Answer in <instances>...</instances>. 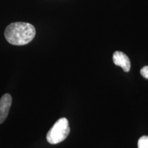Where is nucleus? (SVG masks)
<instances>
[{
    "mask_svg": "<svg viewBox=\"0 0 148 148\" xmlns=\"http://www.w3.org/2000/svg\"><path fill=\"white\" fill-rule=\"evenodd\" d=\"M36 35L34 25L25 22H14L5 27L4 36L13 45H25L30 42Z\"/></svg>",
    "mask_w": 148,
    "mask_h": 148,
    "instance_id": "1",
    "label": "nucleus"
},
{
    "mask_svg": "<svg viewBox=\"0 0 148 148\" xmlns=\"http://www.w3.org/2000/svg\"><path fill=\"white\" fill-rule=\"evenodd\" d=\"M70 132L69 121L67 119L62 117L59 119L53 124L47 134V140L49 143L55 145L63 141Z\"/></svg>",
    "mask_w": 148,
    "mask_h": 148,
    "instance_id": "2",
    "label": "nucleus"
},
{
    "mask_svg": "<svg viewBox=\"0 0 148 148\" xmlns=\"http://www.w3.org/2000/svg\"><path fill=\"white\" fill-rule=\"evenodd\" d=\"M12 105V97L9 93H5L0 99V124L4 122L8 115Z\"/></svg>",
    "mask_w": 148,
    "mask_h": 148,
    "instance_id": "3",
    "label": "nucleus"
},
{
    "mask_svg": "<svg viewBox=\"0 0 148 148\" xmlns=\"http://www.w3.org/2000/svg\"><path fill=\"white\" fill-rule=\"evenodd\" d=\"M112 60L114 64L119 66L123 69L125 72H128L130 70L131 64L130 61L126 54L122 51H116L113 53Z\"/></svg>",
    "mask_w": 148,
    "mask_h": 148,
    "instance_id": "4",
    "label": "nucleus"
},
{
    "mask_svg": "<svg viewBox=\"0 0 148 148\" xmlns=\"http://www.w3.org/2000/svg\"><path fill=\"white\" fill-rule=\"evenodd\" d=\"M138 148H148V136H143L138 139Z\"/></svg>",
    "mask_w": 148,
    "mask_h": 148,
    "instance_id": "5",
    "label": "nucleus"
},
{
    "mask_svg": "<svg viewBox=\"0 0 148 148\" xmlns=\"http://www.w3.org/2000/svg\"><path fill=\"white\" fill-rule=\"evenodd\" d=\"M140 74L145 79H148V66H145L140 69Z\"/></svg>",
    "mask_w": 148,
    "mask_h": 148,
    "instance_id": "6",
    "label": "nucleus"
}]
</instances>
